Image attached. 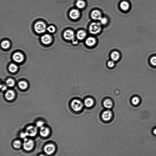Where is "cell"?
Returning <instances> with one entry per match:
<instances>
[{
	"label": "cell",
	"instance_id": "obj_1",
	"mask_svg": "<svg viewBox=\"0 0 156 156\" xmlns=\"http://www.w3.org/2000/svg\"><path fill=\"white\" fill-rule=\"evenodd\" d=\"M46 24L42 21H38L35 24V29L37 33H43L46 31Z\"/></svg>",
	"mask_w": 156,
	"mask_h": 156
},
{
	"label": "cell",
	"instance_id": "obj_2",
	"mask_svg": "<svg viewBox=\"0 0 156 156\" xmlns=\"http://www.w3.org/2000/svg\"><path fill=\"white\" fill-rule=\"evenodd\" d=\"M71 105L73 110L76 112L80 111L83 107V103L78 99H74L72 101Z\"/></svg>",
	"mask_w": 156,
	"mask_h": 156
},
{
	"label": "cell",
	"instance_id": "obj_3",
	"mask_svg": "<svg viewBox=\"0 0 156 156\" xmlns=\"http://www.w3.org/2000/svg\"><path fill=\"white\" fill-rule=\"evenodd\" d=\"M101 30V26L98 23L93 22L90 25L89 30L91 33L96 34L100 32Z\"/></svg>",
	"mask_w": 156,
	"mask_h": 156
},
{
	"label": "cell",
	"instance_id": "obj_4",
	"mask_svg": "<svg viewBox=\"0 0 156 156\" xmlns=\"http://www.w3.org/2000/svg\"><path fill=\"white\" fill-rule=\"evenodd\" d=\"M34 143L32 140L28 139L26 138L24 139L23 144L24 149L27 151H29L32 150L34 147Z\"/></svg>",
	"mask_w": 156,
	"mask_h": 156
},
{
	"label": "cell",
	"instance_id": "obj_5",
	"mask_svg": "<svg viewBox=\"0 0 156 156\" xmlns=\"http://www.w3.org/2000/svg\"><path fill=\"white\" fill-rule=\"evenodd\" d=\"M112 117V112L109 110H106L102 113V118L103 121L108 122L110 121Z\"/></svg>",
	"mask_w": 156,
	"mask_h": 156
},
{
	"label": "cell",
	"instance_id": "obj_6",
	"mask_svg": "<svg viewBox=\"0 0 156 156\" xmlns=\"http://www.w3.org/2000/svg\"><path fill=\"white\" fill-rule=\"evenodd\" d=\"M25 133L27 136L34 137L37 133L36 128L33 126H29L27 128Z\"/></svg>",
	"mask_w": 156,
	"mask_h": 156
},
{
	"label": "cell",
	"instance_id": "obj_7",
	"mask_svg": "<svg viewBox=\"0 0 156 156\" xmlns=\"http://www.w3.org/2000/svg\"><path fill=\"white\" fill-rule=\"evenodd\" d=\"M55 147L53 144H50L45 146L44 148V151L45 153L48 155H50L54 153L55 151Z\"/></svg>",
	"mask_w": 156,
	"mask_h": 156
},
{
	"label": "cell",
	"instance_id": "obj_8",
	"mask_svg": "<svg viewBox=\"0 0 156 156\" xmlns=\"http://www.w3.org/2000/svg\"><path fill=\"white\" fill-rule=\"evenodd\" d=\"M13 58L15 61L18 63H21L23 61L24 59V55L19 52L15 53L13 55Z\"/></svg>",
	"mask_w": 156,
	"mask_h": 156
},
{
	"label": "cell",
	"instance_id": "obj_9",
	"mask_svg": "<svg viewBox=\"0 0 156 156\" xmlns=\"http://www.w3.org/2000/svg\"><path fill=\"white\" fill-rule=\"evenodd\" d=\"M41 41L45 45L50 44L52 41V38L50 35L45 34L41 37Z\"/></svg>",
	"mask_w": 156,
	"mask_h": 156
},
{
	"label": "cell",
	"instance_id": "obj_10",
	"mask_svg": "<svg viewBox=\"0 0 156 156\" xmlns=\"http://www.w3.org/2000/svg\"><path fill=\"white\" fill-rule=\"evenodd\" d=\"M74 33L71 30H67L64 32V36L66 39L67 40H72L74 37Z\"/></svg>",
	"mask_w": 156,
	"mask_h": 156
},
{
	"label": "cell",
	"instance_id": "obj_11",
	"mask_svg": "<svg viewBox=\"0 0 156 156\" xmlns=\"http://www.w3.org/2000/svg\"><path fill=\"white\" fill-rule=\"evenodd\" d=\"M69 15L71 18L75 20L80 17V13L78 10L73 9L70 11Z\"/></svg>",
	"mask_w": 156,
	"mask_h": 156
},
{
	"label": "cell",
	"instance_id": "obj_12",
	"mask_svg": "<svg viewBox=\"0 0 156 156\" xmlns=\"http://www.w3.org/2000/svg\"><path fill=\"white\" fill-rule=\"evenodd\" d=\"M91 17L95 20H99L101 18V14L99 11L94 10L91 12Z\"/></svg>",
	"mask_w": 156,
	"mask_h": 156
},
{
	"label": "cell",
	"instance_id": "obj_13",
	"mask_svg": "<svg viewBox=\"0 0 156 156\" xmlns=\"http://www.w3.org/2000/svg\"><path fill=\"white\" fill-rule=\"evenodd\" d=\"M49 131L48 128L45 127L44 126L41 127L40 131V135L43 137H46L49 134Z\"/></svg>",
	"mask_w": 156,
	"mask_h": 156
},
{
	"label": "cell",
	"instance_id": "obj_14",
	"mask_svg": "<svg viewBox=\"0 0 156 156\" xmlns=\"http://www.w3.org/2000/svg\"><path fill=\"white\" fill-rule=\"evenodd\" d=\"M5 96L7 100L10 101L14 99L15 94L13 90H9L6 91Z\"/></svg>",
	"mask_w": 156,
	"mask_h": 156
},
{
	"label": "cell",
	"instance_id": "obj_15",
	"mask_svg": "<svg viewBox=\"0 0 156 156\" xmlns=\"http://www.w3.org/2000/svg\"><path fill=\"white\" fill-rule=\"evenodd\" d=\"M96 43V39L92 37H89L86 41V44L88 46H92L94 45Z\"/></svg>",
	"mask_w": 156,
	"mask_h": 156
},
{
	"label": "cell",
	"instance_id": "obj_16",
	"mask_svg": "<svg viewBox=\"0 0 156 156\" xmlns=\"http://www.w3.org/2000/svg\"><path fill=\"white\" fill-rule=\"evenodd\" d=\"M86 33L84 30H81L78 31L77 34V37L78 39L83 40L86 36Z\"/></svg>",
	"mask_w": 156,
	"mask_h": 156
},
{
	"label": "cell",
	"instance_id": "obj_17",
	"mask_svg": "<svg viewBox=\"0 0 156 156\" xmlns=\"http://www.w3.org/2000/svg\"><path fill=\"white\" fill-rule=\"evenodd\" d=\"M120 7L123 11H127L129 8L130 5L129 3L126 1H123L120 4Z\"/></svg>",
	"mask_w": 156,
	"mask_h": 156
},
{
	"label": "cell",
	"instance_id": "obj_18",
	"mask_svg": "<svg viewBox=\"0 0 156 156\" xmlns=\"http://www.w3.org/2000/svg\"><path fill=\"white\" fill-rule=\"evenodd\" d=\"M103 104L105 108H110L112 107L113 102L110 99H107L104 101Z\"/></svg>",
	"mask_w": 156,
	"mask_h": 156
},
{
	"label": "cell",
	"instance_id": "obj_19",
	"mask_svg": "<svg viewBox=\"0 0 156 156\" xmlns=\"http://www.w3.org/2000/svg\"><path fill=\"white\" fill-rule=\"evenodd\" d=\"M93 100L91 98H87L84 101V104L87 107H91L93 105Z\"/></svg>",
	"mask_w": 156,
	"mask_h": 156
},
{
	"label": "cell",
	"instance_id": "obj_20",
	"mask_svg": "<svg viewBox=\"0 0 156 156\" xmlns=\"http://www.w3.org/2000/svg\"><path fill=\"white\" fill-rule=\"evenodd\" d=\"M111 57L113 61L118 60L120 58L119 54L117 52H113L111 55Z\"/></svg>",
	"mask_w": 156,
	"mask_h": 156
},
{
	"label": "cell",
	"instance_id": "obj_21",
	"mask_svg": "<svg viewBox=\"0 0 156 156\" xmlns=\"http://www.w3.org/2000/svg\"><path fill=\"white\" fill-rule=\"evenodd\" d=\"M18 66L14 64H11L9 67V70L11 73H14L17 71Z\"/></svg>",
	"mask_w": 156,
	"mask_h": 156
},
{
	"label": "cell",
	"instance_id": "obj_22",
	"mask_svg": "<svg viewBox=\"0 0 156 156\" xmlns=\"http://www.w3.org/2000/svg\"><path fill=\"white\" fill-rule=\"evenodd\" d=\"M18 86L20 89L22 90H24L27 89L28 87V84L25 81H22L19 82Z\"/></svg>",
	"mask_w": 156,
	"mask_h": 156
},
{
	"label": "cell",
	"instance_id": "obj_23",
	"mask_svg": "<svg viewBox=\"0 0 156 156\" xmlns=\"http://www.w3.org/2000/svg\"><path fill=\"white\" fill-rule=\"evenodd\" d=\"M85 3L82 0H78L76 3V5L78 8L82 9L85 6Z\"/></svg>",
	"mask_w": 156,
	"mask_h": 156
},
{
	"label": "cell",
	"instance_id": "obj_24",
	"mask_svg": "<svg viewBox=\"0 0 156 156\" xmlns=\"http://www.w3.org/2000/svg\"><path fill=\"white\" fill-rule=\"evenodd\" d=\"M10 43L8 41L5 40L3 41L1 43V46L4 49H7L9 48L10 46Z\"/></svg>",
	"mask_w": 156,
	"mask_h": 156
},
{
	"label": "cell",
	"instance_id": "obj_25",
	"mask_svg": "<svg viewBox=\"0 0 156 156\" xmlns=\"http://www.w3.org/2000/svg\"><path fill=\"white\" fill-rule=\"evenodd\" d=\"M6 83L7 86L12 87L14 85L15 82L14 80L11 78L8 79L6 81Z\"/></svg>",
	"mask_w": 156,
	"mask_h": 156
},
{
	"label": "cell",
	"instance_id": "obj_26",
	"mask_svg": "<svg viewBox=\"0 0 156 156\" xmlns=\"http://www.w3.org/2000/svg\"><path fill=\"white\" fill-rule=\"evenodd\" d=\"M22 146V143L19 140H16L13 143V146L16 149H19Z\"/></svg>",
	"mask_w": 156,
	"mask_h": 156
},
{
	"label": "cell",
	"instance_id": "obj_27",
	"mask_svg": "<svg viewBox=\"0 0 156 156\" xmlns=\"http://www.w3.org/2000/svg\"><path fill=\"white\" fill-rule=\"evenodd\" d=\"M140 102V99L138 97H134L132 99V103L133 105H137Z\"/></svg>",
	"mask_w": 156,
	"mask_h": 156
},
{
	"label": "cell",
	"instance_id": "obj_28",
	"mask_svg": "<svg viewBox=\"0 0 156 156\" xmlns=\"http://www.w3.org/2000/svg\"><path fill=\"white\" fill-rule=\"evenodd\" d=\"M47 30H48V32L51 33H53L55 31V27L53 26H50L48 27L47 28Z\"/></svg>",
	"mask_w": 156,
	"mask_h": 156
},
{
	"label": "cell",
	"instance_id": "obj_29",
	"mask_svg": "<svg viewBox=\"0 0 156 156\" xmlns=\"http://www.w3.org/2000/svg\"><path fill=\"white\" fill-rule=\"evenodd\" d=\"M150 63L154 66H156V56H153L150 60Z\"/></svg>",
	"mask_w": 156,
	"mask_h": 156
},
{
	"label": "cell",
	"instance_id": "obj_30",
	"mask_svg": "<svg viewBox=\"0 0 156 156\" xmlns=\"http://www.w3.org/2000/svg\"><path fill=\"white\" fill-rule=\"evenodd\" d=\"M115 65V63L114 61H108V66L109 67H114Z\"/></svg>",
	"mask_w": 156,
	"mask_h": 156
},
{
	"label": "cell",
	"instance_id": "obj_31",
	"mask_svg": "<svg viewBox=\"0 0 156 156\" xmlns=\"http://www.w3.org/2000/svg\"><path fill=\"white\" fill-rule=\"evenodd\" d=\"M102 24H106L107 22V19L106 18H101L100 20Z\"/></svg>",
	"mask_w": 156,
	"mask_h": 156
},
{
	"label": "cell",
	"instance_id": "obj_32",
	"mask_svg": "<svg viewBox=\"0 0 156 156\" xmlns=\"http://www.w3.org/2000/svg\"><path fill=\"white\" fill-rule=\"evenodd\" d=\"M43 122L41 121H38L36 123V126L38 127H41L43 126Z\"/></svg>",
	"mask_w": 156,
	"mask_h": 156
},
{
	"label": "cell",
	"instance_id": "obj_33",
	"mask_svg": "<svg viewBox=\"0 0 156 156\" xmlns=\"http://www.w3.org/2000/svg\"><path fill=\"white\" fill-rule=\"evenodd\" d=\"M26 136H27L25 132H24V133H21V138H25Z\"/></svg>",
	"mask_w": 156,
	"mask_h": 156
},
{
	"label": "cell",
	"instance_id": "obj_34",
	"mask_svg": "<svg viewBox=\"0 0 156 156\" xmlns=\"http://www.w3.org/2000/svg\"><path fill=\"white\" fill-rule=\"evenodd\" d=\"M1 88L2 90L3 91H4L6 90L7 89V87L6 86L4 85H1Z\"/></svg>",
	"mask_w": 156,
	"mask_h": 156
},
{
	"label": "cell",
	"instance_id": "obj_35",
	"mask_svg": "<svg viewBox=\"0 0 156 156\" xmlns=\"http://www.w3.org/2000/svg\"><path fill=\"white\" fill-rule=\"evenodd\" d=\"M153 134L155 135H156V128L153 131Z\"/></svg>",
	"mask_w": 156,
	"mask_h": 156
},
{
	"label": "cell",
	"instance_id": "obj_36",
	"mask_svg": "<svg viewBox=\"0 0 156 156\" xmlns=\"http://www.w3.org/2000/svg\"><path fill=\"white\" fill-rule=\"evenodd\" d=\"M39 156H45V155H40Z\"/></svg>",
	"mask_w": 156,
	"mask_h": 156
}]
</instances>
